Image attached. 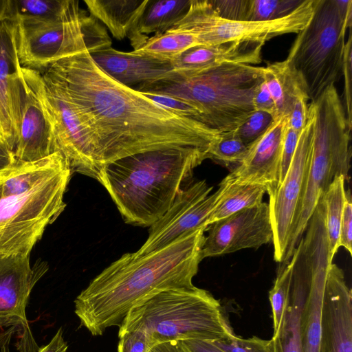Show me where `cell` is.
<instances>
[{
    "label": "cell",
    "instance_id": "46",
    "mask_svg": "<svg viewBox=\"0 0 352 352\" xmlns=\"http://www.w3.org/2000/svg\"><path fill=\"white\" fill-rule=\"evenodd\" d=\"M151 352H191L183 341H171L157 344Z\"/></svg>",
    "mask_w": 352,
    "mask_h": 352
},
{
    "label": "cell",
    "instance_id": "12",
    "mask_svg": "<svg viewBox=\"0 0 352 352\" xmlns=\"http://www.w3.org/2000/svg\"><path fill=\"white\" fill-rule=\"evenodd\" d=\"M295 248L307 277V288L300 315L302 352H318L323 296L329 269L333 263L327 227L311 222Z\"/></svg>",
    "mask_w": 352,
    "mask_h": 352
},
{
    "label": "cell",
    "instance_id": "6",
    "mask_svg": "<svg viewBox=\"0 0 352 352\" xmlns=\"http://www.w3.org/2000/svg\"><path fill=\"white\" fill-rule=\"evenodd\" d=\"M129 313L142 321L157 344L193 339L218 340L233 334L219 302L194 285L160 292Z\"/></svg>",
    "mask_w": 352,
    "mask_h": 352
},
{
    "label": "cell",
    "instance_id": "2",
    "mask_svg": "<svg viewBox=\"0 0 352 352\" xmlns=\"http://www.w3.org/2000/svg\"><path fill=\"white\" fill-rule=\"evenodd\" d=\"M206 228L186 233L144 256L126 253L98 274L76 298L75 314L93 336L120 326L135 305L166 289L191 287L202 260Z\"/></svg>",
    "mask_w": 352,
    "mask_h": 352
},
{
    "label": "cell",
    "instance_id": "7",
    "mask_svg": "<svg viewBox=\"0 0 352 352\" xmlns=\"http://www.w3.org/2000/svg\"><path fill=\"white\" fill-rule=\"evenodd\" d=\"M351 18V0H316L310 21L297 34L286 59L302 77L311 102L342 75Z\"/></svg>",
    "mask_w": 352,
    "mask_h": 352
},
{
    "label": "cell",
    "instance_id": "47",
    "mask_svg": "<svg viewBox=\"0 0 352 352\" xmlns=\"http://www.w3.org/2000/svg\"><path fill=\"white\" fill-rule=\"evenodd\" d=\"M14 152L0 140V173L16 162Z\"/></svg>",
    "mask_w": 352,
    "mask_h": 352
},
{
    "label": "cell",
    "instance_id": "24",
    "mask_svg": "<svg viewBox=\"0 0 352 352\" xmlns=\"http://www.w3.org/2000/svg\"><path fill=\"white\" fill-rule=\"evenodd\" d=\"M191 0H147L136 25L128 36L133 50L148 39L147 34H160L172 28L187 12Z\"/></svg>",
    "mask_w": 352,
    "mask_h": 352
},
{
    "label": "cell",
    "instance_id": "32",
    "mask_svg": "<svg viewBox=\"0 0 352 352\" xmlns=\"http://www.w3.org/2000/svg\"><path fill=\"white\" fill-rule=\"evenodd\" d=\"M246 146L235 131L221 132L211 144L209 158L216 160L226 166H238L247 153Z\"/></svg>",
    "mask_w": 352,
    "mask_h": 352
},
{
    "label": "cell",
    "instance_id": "25",
    "mask_svg": "<svg viewBox=\"0 0 352 352\" xmlns=\"http://www.w3.org/2000/svg\"><path fill=\"white\" fill-rule=\"evenodd\" d=\"M263 78L275 104L276 119L287 117L298 98H309L302 77L287 59L263 67Z\"/></svg>",
    "mask_w": 352,
    "mask_h": 352
},
{
    "label": "cell",
    "instance_id": "40",
    "mask_svg": "<svg viewBox=\"0 0 352 352\" xmlns=\"http://www.w3.org/2000/svg\"><path fill=\"white\" fill-rule=\"evenodd\" d=\"M352 204L350 191H346V199L339 232L340 247L344 248L352 255Z\"/></svg>",
    "mask_w": 352,
    "mask_h": 352
},
{
    "label": "cell",
    "instance_id": "21",
    "mask_svg": "<svg viewBox=\"0 0 352 352\" xmlns=\"http://www.w3.org/2000/svg\"><path fill=\"white\" fill-rule=\"evenodd\" d=\"M89 54L105 73L131 88L159 80L173 70L170 61L118 51L111 46Z\"/></svg>",
    "mask_w": 352,
    "mask_h": 352
},
{
    "label": "cell",
    "instance_id": "34",
    "mask_svg": "<svg viewBox=\"0 0 352 352\" xmlns=\"http://www.w3.org/2000/svg\"><path fill=\"white\" fill-rule=\"evenodd\" d=\"M303 0H249L245 21H265L284 17Z\"/></svg>",
    "mask_w": 352,
    "mask_h": 352
},
{
    "label": "cell",
    "instance_id": "9",
    "mask_svg": "<svg viewBox=\"0 0 352 352\" xmlns=\"http://www.w3.org/2000/svg\"><path fill=\"white\" fill-rule=\"evenodd\" d=\"M24 81L36 97L50 126L56 152L72 172L99 180L93 132L60 82L47 70L21 67Z\"/></svg>",
    "mask_w": 352,
    "mask_h": 352
},
{
    "label": "cell",
    "instance_id": "45",
    "mask_svg": "<svg viewBox=\"0 0 352 352\" xmlns=\"http://www.w3.org/2000/svg\"><path fill=\"white\" fill-rule=\"evenodd\" d=\"M36 352H68V345L64 340L62 328H59L50 342L39 347Z\"/></svg>",
    "mask_w": 352,
    "mask_h": 352
},
{
    "label": "cell",
    "instance_id": "15",
    "mask_svg": "<svg viewBox=\"0 0 352 352\" xmlns=\"http://www.w3.org/2000/svg\"><path fill=\"white\" fill-rule=\"evenodd\" d=\"M201 248L202 259L243 249H258L272 241L273 231L266 202L241 210L209 225Z\"/></svg>",
    "mask_w": 352,
    "mask_h": 352
},
{
    "label": "cell",
    "instance_id": "48",
    "mask_svg": "<svg viewBox=\"0 0 352 352\" xmlns=\"http://www.w3.org/2000/svg\"><path fill=\"white\" fill-rule=\"evenodd\" d=\"M9 12V0H0V23L8 20Z\"/></svg>",
    "mask_w": 352,
    "mask_h": 352
},
{
    "label": "cell",
    "instance_id": "27",
    "mask_svg": "<svg viewBox=\"0 0 352 352\" xmlns=\"http://www.w3.org/2000/svg\"><path fill=\"white\" fill-rule=\"evenodd\" d=\"M219 184L223 188L222 197L208 219V226L241 210L261 204L266 193L262 186L234 184L226 178Z\"/></svg>",
    "mask_w": 352,
    "mask_h": 352
},
{
    "label": "cell",
    "instance_id": "10",
    "mask_svg": "<svg viewBox=\"0 0 352 352\" xmlns=\"http://www.w3.org/2000/svg\"><path fill=\"white\" fill-rule=\"evenodd\" d=\"M15 38L22 67L43 72L50 65L87 46L94 47L93 22L78 1L66 0L63 14L55 19L16 17Z\"/></svg>",
    "mask_w": 352,
    "mask_h": 352
},
{
    "label": "cell",
    "instance_id": "29",
    "mask_svg": "<svg viewBox=\"0 0 352 352\" xmlns=\"http://www.w3.org/2000/svg\"><path fill=\"white\" fill-rule=\"evenodd\" d=\"M345 181L342 175L336 176L321 197L325 208L327 231L332 258L340 248V226L346 199Z\"/></svg>",
    "mask_w": 352,
    "mask_h": 352
},
{
    "label": "cell",
    "instance_id": "5",
    "mask_svg": "<svg viewBox=\"0 0 352 352\" xmlns=\"http://www.w3.org/2000/svg\"><path fill=\"white\" fill-rule=\"evenodd\" d=\"M314 126L311 160L304 190L288 243V261L303 236L316 206L333 179L342 175L349 181L351 146L349 123L335 85L314 102Z\"/></svg>",
    "mask_w": 352,
    "mask_h": 352
},
{
    "label": "cell",
    "instance_id": "16",
    "mask_svg": "<svg viewBox=\"0 0 352 352\" xmlns=\"http://www.w3.org/2000/svg\"><path fill=\"white\" fill-rule=\"evenodd\" d=\"M21 67L14 23L3 21L0 23V138L13 152L20 129L24 98Z\"/></svg>",
    "mask_w": 352,
    "mask_h": 352
},
{
    "label": "cell",
    "instance_id": "30",
    "mask_svg": "<svg viewBox=\"0 0 352 352\" xmlns=\"http://www.w3.org/2000/svg\"><path fill=\"white\" fill-rule=\"evenodd\" d=\"M118 352H151L157 345L142 321L128 313L120 324Z\"/></svg>",
    "mask_w": 352,
    "mask_h": 352
},
{
    "label": "cell",
    "instance_id": "42",
    "mask_svg": "<svg viewBox=\"0 0 352 352\" xmlns=\"http://www.w3.org/2000/svg\"><path fill=\"white\" fill-rule=\"evenodd\" d=\"M300 134V133L296 132L288 126L287 120V124L283 137V156L279 184L283 180L288 170L299 139Z\"/></svg>",
    "mask_w": 352,
    "mask_h": 352
},
{
    "label": "cell",
    "instance_id": "41",
    "mask_svg": "<svg viewBox=\"0 0 352 352\" xmlns=\"http://www.w3.org/2000/svg\"><path fill=\"white\" fill-rule=\"evenodd\" d=\"M309 100L307 96L298 98L287 117L288 126L296 132L300 133L307 122Z\"/></svg>",
    "mask_w": 352,
    "mask_h": 352
},
{
    "label": "cell",
    "instance_id": "31",
    "mask_svg": "<svg viewBox=\"0 0 352 352\" xmlns=\"http://www.w3.org/2000/svg\"><path fill=\"white\" fill-rule=\"evenodd\" d=\"M66 0H9L7 21L16 17L55 19L65 11Z\"/></svg>",
    "mask_w": 352,
    "mask_h": 352
},
{
    "label": "cell",
    "instance_id": "43",
    "mask_svg": "<svg viewBox=\"0 0 352 352\" xmlns=\"http://www.w3.org/2000/svg\"><path fill=\"white\" fill-rule=\"evenodd\" d=\"M254 110L262 111L272 115L274 120L276 118L275 104L272 97L264 80L256 87L252 96Z\"/></svg>",
    "mask_w": 352,
    "mask_h": 352
},
{
    "label": "cell",
    "instance_id": "28",
    "mask_svg": "<svg viewBox=\"0 0 352 352\" xmlns=\"http://www.w3.org/2000/svg\"><path fill=\"white\" fill-rule=\"evenodd\" d=\"M200 45L195 33L185 30L170 28L164 33L155 34L136 50L135 54L171 61L186 50Z\"/></svg>",
    "mask_w": 352,
    "mask_h": 352
},
{
    "label": "cell",
    "instance_id": "18",
    "mask_svg": "<svg viewBox=\"0 0 352 352\" xmlns=\"http://www.w3.org/2000/svg\"><path fill=\"white\" fill-rule=\"evenodd\" d=\"M352 296L342 269H329L322 302L318 352H352Z\"/></svg>",
    "mask_w": 352,
    "mask_h": 352
},
{
    "label": "cell",
    "instance_id": "19",
    "mask_svg": "<svg viewBox=\"0 0 352 352\" xmlns=\"http://www.w3.org/2000/svg\"><path fill=\"white\" fill-rule=\"evenodd\" d=\"M46 270L44 263L32 267L30 255L0 256V329L17 325L28 328V300Z\"/></svg>",
    "mask_w": 352,
    "mask_h": 352
},
{
    "label": "cell",
    "instance_id": "17",
    "mask_svg": "<svg viewBox=\"0 0 352 352\" xmlns=\"http://www.w3.org/2000/svg\"><path fill=\"white\" fill-rule=\"evenodd\" d=\"M287 116L275 119L266 131L248 146L243 161L225 178L238 184H257L270 195L279 185Z\"/></svg>",
    "mask_w": 352,
    "mask_h": 352
},
{
    "label": "cell",
    "instance_id": "11",
    "mask_svg": "<svg viewBox=\"0 0 352 352\" xmlns=\"http://www.w3.org/2000/svg\"><path fill=\"white\" fill-rule=\"evenodd\" d=\"M316 0H305L288 15L271 21H231L221 18L209 0H191L185 15L172 28L197 35L200 45H216L230 41H256L265 43L274 37L298 34L310 21Z\"/></svg>",
    "mask_w": 352,
    "mask_h": 352
},
{
    "label": "cell",
    "instance_id": "13",
    "mask_svg": "<svg viewBox=\"0 0 352 352\" xmlns=\"http://www.w3.org/2000/svg\"><path fill=\"white\" fill-rule=\"evenodd\" d=\"M314 126V107L310 102L308 120L299 139L285 176L269 195V213L273 231L274 258L287 262L291 230L302 195L311 160Z\"/></svg>",
    "mask_w": 352,
    "mask_h": 352
},
{
    "label": "cell",
    "instance_id": "33",
    "mask_svg": "<svg viewBox=\"0 0 352 352\" xmlns=\"http://www.w3.org/2000/svg\"><path fill=\"white\" fill-rule=\"evenodd\" d=\"M288 261L278 270L274 285L269 292L273 317V336L278 331L289 294L294 261L292 258Z\"/></svg>",
    "mask_w": 352,
    "mask_h": 352
},
{
    "label": "cell",
    "instance_id": "8",
    "mask_svg": "<svg viewBox=\"0 0 352 352\" xmlns=\"http://www.w3.org/2000/svg\"><path fill=\"white\" fill-rule=\"evenodd\" d=\"M72 173L64 160L25 192L0 196V256L30 255L47 226L64 210Z\"/></svg>",
    "mask_w": 352,
    "mask_h": 352
},
{
    "label": "cell",
    "instance_id": "26",
    "mask_svg": "<svg viewBox=\"0 0 352 352\" xmlns=\"http://www.w3.org/2000/svg\"><path fill=\"white\" fill-rule=\"evenodd\" d=\"M95 19L103 23L117 40L128 37L141 15L147 0H85Z\"/></svg>",
    "mask_w": 352,
    "mask_h": 352
},
{
    "label": "cell",
    "instance_id": "23",
    "mask_svg": "<svg viewBox=\"0 0 352 352\" xmlns=\"http://www.w3.org/2000/svg\"><path fill=\"white\" fill-rule=\"evenodd\" d=\"M291 258L294 265L289 294L278 331L272 338L274 352H302L300 315L307 288V277L296 252Z\"/></svg>",
    "mask_w": 352,
    "mask_h": 352
},
{
    "label": "cell",
    "instance_id": "1",
    "mask_svg": "<svg viewBox=\"0 0 352 352\" xmlns=\"http://www.w3.org/2000/svg\"><path fill=\"white\" fill-rule=\"evenodd\" d=\"M45 70L60 82L89 124L99 177L104 165L138 153L175 147L209 150L221 133L179 116L118 82L94 62L87 47Z\"/></svg>",
    "mask_w": 352,
    "mask_h": 352
},
{
    "label": "cell",
    "instance_id": "49",
    "mask_svg": "<svg viewBox=\"0 0 352 352\" xmlns=\"http://www.w3.org/2000/svg\"><path fill=\"white\" fill-rule=\"evenodd\" d=\"M0 140H1V138H0ZM2 142V141H1Z\"/></svg>",
    "mask_w": 352,
    "mask_h": 352
},
{
    "label": "cell",
    "instance_id": "44",
    "mask_svg": "<svg viewBox=\"0 0 352 352\" xmlns=\"http://www.w3.org/2000/svg\"><path fill=\"white\" fill-rule=\"evenodd\" d=\"M183 342L191 352H226L219 347L213 340L193 339Z\"/></svg>",
    "mask_w": 352,
    "mask_h": 352
},
{
    "label": "cell",
    "instance_id": "20",
    "mask_svg": "<svg viewBox=\"0 0 352 352\" xmlns=\"http://www.w3.org/2000/svg\"><path fill=\"white\" fill-rule=\"evenodd\" d=\"M264 45L256 41H230L196 45L171 60L173 72L188 77L227 63L256 65L262 61Z\"/></svg>",
    "mask_w": 352,
    "mask_h": 352
},
{
    "label": "cell",
    "instance_id": "37",
    "mask_svg": "<svg viewBox=\"0 0 352 352\" xmlns=\"http://www.w3.org/2000/svg\"><path fill=\"white\" fill-rule=\"evenodd\" d=\"M143 93V92H142ZM156 104L175 113V114L195 120L202 123V116L199 109L194 104L182 99L164 94L143 93Z\"/></svg>",
    "mask_w": 352,
    "mask_h": 352
},
{
    "label": "cell",
    "instance_id": "38",
    "mask_svg": "<svg viewBox=\"0 0 352 352\" xmlns=\"http://www.w3.org/2000/svg\"><path fill=\"white\" fill-rule=\"evenodd\" d=\"M349 35L345 42L342 74L344 79V108L346 118L352 124V103H351V56H352V36L351 28H349Z\"/></svg>",
    "mask_w": 352,
    "mask_h": 352
},
{
    "label": "cell",
    "instance_id": "36",
    "mask_svg": "<svg viewBox=\"0 0 352 352\" xmlns=\"http://www.w3.org/2000/svg\"><path fill=\"white\" fill-rule=\"evenodd\" d=\"M213 341L226 352H274L272 339L267 340L256 336L245 339L232 334Z\"/></svg>",
    "mask_w": 352,
    "mask_h": 352
},
{
    "label": "cell",
    "instance_id": "39",
    "mask_svg": "<svg viewBox=\"0 0 352 352\" xmlns=\"http://www.w3.org/2000/svg\"><path fill=\"white\" fill-rule=\"evenodd\" d=\"M210 3L221 18L245 21L249 0H212Z\"/></svg>",
    "mask_w": 352,
    "mask_h": 352
},
{
    "label": "cell",
    "instance_id": "35",
    "mask_svg": "<svg viewBox=\"0 0 352 352\" xmlns=\"http://www.w3.org/2000/svg\"><path fill=\"white\" fill-rule=\"evenodd\" d=\"M274 120L270 113L254 110L234 131L243 142L248 146L264 133Z\"/></svg>",
    "mask_w": 352,
    "mask_h": 352
},
{
    "label": "cell",
    "instance_id": "3",
    "mask_svg": "<svg viewBox=\"0 0 352 352\" xmlns=\"http://www.w3.org/2000/svg\"><path fill=\"white\" fill-rule=\"evenodd\" d=\"M208 150L175 147L144 151L104 165L99 182L129 224L151 226L170 208Z\"/></svg>",
    "mask_w": 352,
    "mask_h": 352
},
{
    "label": "cell",
    "instance_id": "4",
    "mask_svg": "<svg viewBox=\"0 0 352 352\" xmlns=\"http://www.w3.org/2000/svg\"><path fill=\"white\" fill-rule=\"evenodd\" d=\"M263 80V67L227 63L188 77L170 72L133 89L187 101L199 109L204 124L226 132L235 130L254 111L253 94Z\"/></svg>",
    "mask_w": 352,
    "mask_h": 352
},
{
    "label": "cell",
    "instance_id": "22",
    "mask_svg": "<svg viewBox=\"0 0 352 352\" xmlns=\"http://www.w3.org/2000/svg\"><path fill=\"white\" fill-rule=\"evenodd\" d=\"M23 82L21 120L14 155L18 161L32 162L46 157L56 151L50 126L43 111L24 80Z\"/></svg>",
    "mask_w": 352,
    "mask_h": 352
},
{
    "label": "cell",
    "instance_id": "14",
    "mask_svg": "<svg viewBox=\"0 0 352 352\" xmlns=\"http://www.w3.org/2000/svg\"><path fill=\"white\" fill-rule=\"evenodd\" d=\"M205 180L182 188L168 211L151 226L145 243L135 252L144 256L161 250L187 232L207 228L208 219L220 201L223 186L212 194Z\"/></svg>",
    "mask_w": 352,
    "mask_h": 352
}]
</instances>
